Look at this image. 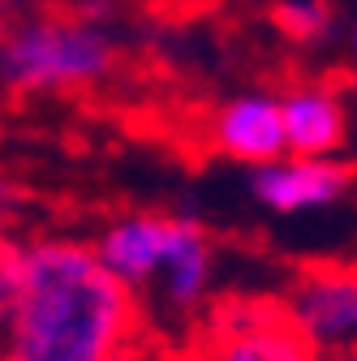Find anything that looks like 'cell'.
<instances>
[{
    "mask_svg": "<svg viewBox=\"0 0 357 361\" xmlns=\"http://www.w3.org/2000/svg\"><path fill=\"white\" fill-rule=\"evenodd\" d=\"M138 331V301L104 262L78 241H35L26 293L18 301L9 361H125Z\"/></svg>",
    "mask_w": 357,
    "mask_h": 361,
    "instance_id": "obj_1",
    "label": "cell"
},
{
    "mask_svg": "<svg viewBox=\"0 0 357 361\" xmlns=\"http://www.w3.org/2000/svg\"><path fill=\"white\" fill-rule=\"evenodd\" d=\"M125 284L159 280L172 305H194L211 284V245L198 219L133 215L121 219L95 245Z\"/></svg>",
    "mask_w": 357,
    "mask_h": 361,
    "instance_id": "obj_2",
    "label": "cell"
},
{
    "mask_svg": "<svg viewBox=\"0 0 357 361\" xmlns=\"http://www.w3.org/2000/svg\"><path fill=\"white\" fill-rule=\"evenodd\" d=\"M112 35L95 18H35L0 39V82L13 90H73L108 78Z\"/></svg>",
    "mask_w": 357,
    "mask_h": 361,
    "instance_id": "obj_3",
    "label": "cell"
},
{
    "mask_svg": "<svg viewBox=\"0 0 357 361\" xmlns=\"http://www.w3.org/2000/svg\"><path fill=\"white\" fill-rule=\"evenodd\" d=\"M181 361H319L284 297H229L211 305Z\"/></svg>",
    "mask_w": 357,
    "mask_h": 361,
    "instance_id": "obj_4",
    "label": "cell"
},
{
    "mask_svg": "<svg viewBox=\"0 0 357 361\" xmlns=\"http://www.w3.org/2000/svg\"><path fill=\"white\" fill-rule=\"evenodd\" d=\"M284 301L301 336L319 353L357 348V267H310Z\"/></svg>",
    "mask_w": 357,
    "mask_h": 361,
    "instance_id": "obj_5",
    "label": "cell"
},
{
    "mask_svg": "<svg viewBox=\"0 0 357 361\" xmlns=\"http://www.w3.org/2000/svg\"><path fill=\"white\" fill-rule=\"evenodd\" d=\"M344 190H349V168H340V164H332V159L293 155V159L262 164V168L254 172V198H258L262 207L280 211V215L332 207Z\"/></svg>",
    "mask_w": 357,
    "mask_h": 361,
    "instance_id": "obj_6",
    "label": "cell"
},
{
    "mask_svg": "<svg viewBox=\"0 0 357 361\" xmlns=\"http://www.w3.org/2000/svg\"><path fill=\"white\" fill-rule=\"evenodd\" d=\"M211 129H215L219 151L233 155V159H246V164H254V168L276 164V159L289 151V138H284V108H280V99H272V95H241V99L224 104Z\"/></svg>",
    "mask_w": 357,
    "mask_h": 361,
    "instance_id": "obj_7",
    "label": "cell"
},
{
    "mask_svg": "<svg viewBox=\"0 0 357 361\" xmlns=\"http://www.w3.org/2000/svg\"><path fill=\"white\" fill-rule=\"evenodd\" d=\"M284 108V138L293 155L323 159L344 138V108L323 86H297L280 99Z\"/></svg>",
    "mask_w": 357,
    "mask_h": 361,
    "instance_id": "obj_8",
    "label": "cell"
},
{
    "mask_svg": "<svg viewBox=\"0 0 357 361\" xmlns=\"http://www.w3.org/2000/svg\"><path fill=\"white\" fill-rule=\"evenodd\" d=\"M272 22L293 43H323L332 35V5L327 0H276Z\"/></svg>",
    "mask_w": 357,
    "mask_h": 361,
    "instance_id": "obj_9",
    "label": "cell"
},
{
    "mask_svg": "<svg viewBox=\"0 0 357 361\" xmlns=\"http://www.w3.org/2000/svg\"><path fill=\"white\" fill-rule=\"evenodd\" d=\"M26 271H30V245L0 237V327L13 323L18 301L26 293Z\"/></svg>",
    "mask_w": 357,
    "mask_h": 361,
    "instance_id": "obj_10",
    "label": "cell"
},
{
    "mask_svg": "<svg viewBox=\"0 0 357 361\" xmlns=\"http://www.w3.org/2000/svg\"><path fill=\"white\" fill-rule=\"evenodd\" d=\"M22 202H26V194L18 185H9V180H0V237H9V224L18 219Z\"/></svg>",
    "mask_w": 357,
    "mask_h": 361,
    "instance_id": "obj_11",
    "label": "cell"
},
{
    "mask_svg": "<svg viewBox=\"0 0 357 361\" xmlns=\"http://www.w3.org/2000/svg\"><path fill=\"white\" fill-rule=\"evenodd\" d=\"M327 361H357V348H344V353H327Z\"/></svg>",
    "mask_w": 357,
    "mask_h": 361,
    "instance_id": "obj_12",
    "label": "cell"
},
{
    "mask_svg": "<svg viewBox=\"0 0 357 361\" xmlns=\"http://www.w3.org/2000/svg\"><path fill=\"white\" fill-rule=\"evenodd\" d=\"M349 48H353V56H357V22H353V30H349Z\"/></svg>",
    "mask_w": 357,
    "mask_h": 361,
    "instance_id": "obj_13",
    "label": "cell"
},
{
    "mask_svg": "<svg viewBox=\"0 0 357 361\" xmlns=\"http://www.w3.org/2000/svg\"><path fill=\"white\" fill-rule=\"evenodd\" d=\"M0 361H9V348H0Z\"/></svg>",
    "mask_w": 357,
    "mask_h": 361,
    "instance_id": "obj_14",
    "label": "cell"
}]
</instances>
